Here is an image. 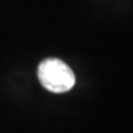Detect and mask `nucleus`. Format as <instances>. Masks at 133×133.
<instances>
[{
  "instance_id": "1",
  "label": "nucleus",
  "mask_w": 133,
  "mask_h": 133,
  "mask_svg": "<svg viewBox=\"0 0 133 133\" xmlns=\"http://www.w3.org/2000/svg\"><path fill=\"white\" fill-rule=\"evenodd\" d=\"M38 78L44 89L58 94L69 91L75 84V75L73 70L57 58L44 59L39 64Z\"/></svg>"
}]
</instances>
